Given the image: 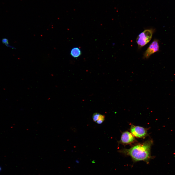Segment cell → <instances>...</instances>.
<instances>
[{
    "label": "cell",
    "instance_id": "9c48e42d",
    "mask_svg": "<svg viewBox=\"0 0 175 175\" xmlns=\"http://www.w3.org/2000/svg\"><path fill=\"white\" fill-rule=\"evenodd\" d=\"M1 168L0 166V172L1 171Z\"/></svg>",
    "mask_w": 175,
    "mask_h": 175
},
{
    "label": "cell",
    "instance_id": "6da1fadb",
    "mask_svg": "<svg viewBox=\"0 0 175 175\" xmlns=\"http://www.w3.org/2000/svg\"><path fill=\"white\" fill-rule=\"evenodd\" d=\"M153 143V140L149 139L143 143L137 144L129 149H123L118 151L130 156L134 162L143 161L148 164L152 158L151 149Z\"/></svg>",
    "mask_w": 175,
    "mask_h": 175
},
{
    "label": "cell",
    "instance_id": "52a82bcc",
    "mask_svg": "<svg viewBox=\"0 0 175 175\" xmlns=\"http://www.w3.org/2000/svg\"><path fill=\"white\" fill-rule=\"evenodd\" d=\"M70 54L73 57L76 58L80 56L81 54V52L79 48L75 47L71 50Z\"/></svg>",
    "mask_w": 175,
    "mask_h": 175
},
{
    "label": "cell",
    "instance_id": "5b68a950",
    "mask_svg": "<svg viewBox=\"0 0 175 175\" xmlns=\"http://www.w3.org/2000/svg\"><path fill=\"white\" fill-rule=\"evenodd\" d=\"M159 46L158 40L154 39L150 44L143 54V59H148L150 56L154 53L158 51Z\"/></svg>",
    "mask_w": 175,
    "mask_h": 175
},
{
    "label": "cell",
    "instance_id": "8992f818",
    "mask_svg": "<svg viewBox=\"0 0 175 175\" xmlns=\"http://www.w3.org/2000/svg\"><path fill=\"white\" fill-rule=\"evenodd\" d=\"M92 118L95 122L98 124H101L104 121L105 116L98 113H96L93 114Z\"/></svg>",
    "mask_w": 175,
    "mask_h": 175
},
{
    "label": "cell",
    "instance_id": "ba28073f",
    "mask_svg": "<svg viewBox=\"0 0 175 175\" xmlns=\"http://www.w3.org/2000/svg\"><path fill=\"white\" fill-rule=\"evenodd\" d=\"M2 43L5 45L7 46L10 47V46L9 45L8 39L6 38L3 39L2 40Z\"/></svg>",
    "mask_w": 175,
    "mask_h": 175
},
{
    "label": "cell",
    "instance_id": "277c9868",
    "mask_svg": "<svg viewBox=\"0 0 175 175\" xmlns=\"http://www.w3.org/2000/svg\"><path fill=\"white\" fill-rule=\"evenodd\" d=\"M137 141L135 137L131 132L125 131L122 133L121 139L118 142L119 144L125 145L131 144Z\"/></svg>",
    "mask_w": 175,
    "mask_h": 175
},
{
    "label": "cell",
    "instance_id": "3957f363",
    "mask_svg": "<svg viewBox=\"0 0 175 175\" xmlns=\"http://www.w3.org/2000/svg\"><path fill=\"white\" fill-rule=\"evenodd\" d=\"M148 128L143 127L131 125L130 131L131 133L135 137L138 138H142L147 136L148 135Z\"/></svg>",
    "mask_w": 175,
    "mask_h": 175
},
{
    "label": "cell",
    "instance_id": "7a4b0ae2",
    "mask_svg": "<svg viewBox=\"0 0 175 175\" xmlns=\"http://www.w3.org/2000/svg\"><path fill=\"white\" fill-rule=\"evenodd\" d=\"M154 31L152 28L144 30L137 37L136 42L139 47L140 48L144 46L151 40Z\"/></svg>",
    "mask_w": 175,
    "mask_h": 175
}]
</instances>
